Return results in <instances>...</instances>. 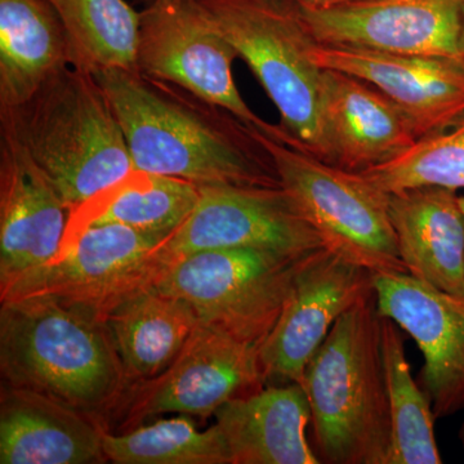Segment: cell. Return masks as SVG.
<instances>
[{
  "label": "cell",
  "instance_id": "cell-1",
  "mask_svg": "<svg viewBox=\"0 0 464 464\" xmlns=\"http://www.w3.org/2000/svg\"><path fill=\"white\" fill-rule=\"evenodd\" d=\"M93 74L123 130L134 170L198 185L282 186L252 128L225 109L137 69Z\"/></svg>",
  "mask_w": 464,
  "mask_h": 464
},
{
  "label": "cell",
  "instance_id": "cell-2",
  "mask_svg": "<svg viewBox=\"0 0 464 464\" xmlns=\"http://www.w3.org/2000/svg\"><path fill=\"white\" fill-rule=\"evenodd\" d=\"M0 369L8 386L90 414L128 383L97 308L39 295L0 302Z\"/></svg>",
  "mask_w": 464,
  "mask_h": 464
},
{
  "label": "cell",
  "instance_id": "cell-3",
  "mask_svg": "<svg viewBox=\"0 0 464 464\" xmlns=\"http://www.w3.org/2000/svg\"><path fill=\"white\" fill-rule=\"evenodd\" d=\"M374 288L334 323L304 372L320 462L387 464L392 426Z\"/></svg>",
  "mask_w": 464,
  "mask_h": 464
},
{
  "label": "cell",
  "instance_id": "cell-4",
  "mask_svg": "<svg viewBox=\"0 0 464 464\" xmlns=\"http://www.w3.org/2000/svg\"><path fill=\"white\" fill-rule=\"evenodd\" d=\"M70 210L133 172L123 130L93 72L69 65L29 102L0 110Z\"/></svg>",
  "mask_w": 464,
  "mask_h": 464
},
{
  "label": "cell",
  "instance_id": "cell-5",
  "mask_svg": "<svg viewBox=\"0 0 464 464\" xmlns=\"http://www.w3.org/2000/svg\"><path fill=\"white\" fill-rule=\"evenodd\" d=\"M252 132L326 249L372 274H409L391 224L389 192L364 174L332 166L299 148L280 125Z\"/></svg>",
  "mask_w": 464,
  "mask_h": 464
},
{
  "label": "cell",
  "instance_id": "cell-6",
  "mask_svg": "<svg viewBox=\"0 0 464 464\" xmlns=\"http://www.w3.org/2000/svg\"><path fill=\"white\" fill-rule=\"evenodd\" d=\"M279 110L299 148L324 160V69L292 0H199Z\"/></svg>",
  "mask_w": 464,
  "mask_h": 464
},
{
  "label": "cell",
  "instance_id": "cell-7",
  "mask_svg": "<svg viewBox=\"0 0 464 464\" xmlns=\"http://www.w3.org/2000/svg\"><path fill=\"white\" fill-rule=\"evenodd\" d=\"M317 252L201 250L161 265L151 284L188 302L204 325L261 350L299 273Z\"/></svg>",
  "mask_w": 464,
  "mask_h": 464
},
{
  "label": "cell",
  "instance_id": "cell-8",
  "mask_svg": "<svg viewBox=\"0 0 464 464\" xmlns=\"http://www.w3.org/2000/svg\"><path fill=\"white\" fill-rule=\"evenodd\" d=\"M237 56L199 0H149L140 17L137 70L225 109L244 124L267 130L244 101L232 74Z\"/></svg>",
  "mask_w": 464,
  "mask_h": 464
},
{
  "label": "cell",
  "instance_id": "cell-9",
  "mask_svg": "<svg viewBox=\"0 0 464 464\" xmlns=\"http://www.w3.org/2000/svg\"><path fill=\"white\" fill-rule=\"evenodd\" d=\"M169 237L118 224L85 228L65 241L48 264L0 289V302L47 295L102 314L128 293L152 283L161 267L158 250Z\"/></svg>",
  "mask_w": 464,
  "mask_h": 464
},
{
  "label": "cell",
  "instance_id": "cell-10",
  "mask_svg": "<svg viewBox=\"0 0 464 464\" xmlns=\"http://www.w3.org/2000/svg\"><path fill=\"white\" fill-rule=\"evenodd\" d=\"M228 248L308 255L325 246L283 186L200 185L194 212L161 244L158 258L166 265Z\"/></svg>",
  "mask_w": 464,
  "mask_h": 464
},
{
  "label": "cell",
  "instance_id": "cell-11",
  "mask_svg": "<svg viewBox=\"0 0 464 464\" xmlns=\"http://www.w3.org/2000/svg\"><path fill=\"white\" fill-rule=\"evenodd\" d=\"M373 290V274L324 248L299 273L259 350L264 381L304 383L317 348L342 314Z\"/></svg>",
  "mask_w": 464,
  "mask_h": 464
},
{
  "label": "cell",
  "instance_id": "cell-12",
  "mask_svg": "<svg viewBox=\"0 0 464 464\" xmlns=\"http://www.w3.org/2000/svg\"><path fill=\"white\" fill-rule=\"evenodd\" d=\"M463 3L464 0H355L329 7L298 3L295 5L319 44L462 58L458 38Z\"/></svg>",
  "mask_w": 464,
  "mask_h": 464
},
{
  "label": "cell",
  "instance_id": "cell-13",
  "mask_svg": "<svg viewBox=\"0 0 464 464\" xmlns=\"http://www.w3.org/2000/svg\"><path fill=\"white\" fill-rule=\"evenodd\" d=\"M378 310L422 351V389L436 418L464 408V297L449 295L411 274L375 273Z\"/></svg>",
  "mask_w": 464,
  "mask_h": 464
},
{
  "label": "cell",
  "instance_id": "cell-14",
  "mask_svg": "<svg viewBox=\"0 0 464 464\" xmlns=\"http://www.w3.org/2000/svg\"><path fill=\"white\" fill-rule=\"evenodd\" d=\"M70 216L53 183L0 121V289L56 257Z\"/></svg>",
  "mask_w": 464,
  "mask_h": 464
},
{
  "label": "cell",
  "instance_id": "cell-15",
  "mask_svg": "<svg viewBox=\"0 0 464 464\" xmlns=\"http://www.w3.org/2000/svg\"><path fill=\"white\" fill-rule=\"evenodd\" d=\"M259 348L198 323L163 373L143 382L128 420L164 413L209 417L243 391L264 383Z\"/></svg>",
  "mask_w": 464,
  "mask_h": 464
},
{
  "label": "cell",
  "instance_id": "cell-16",
  "mask_svg": "<svg viewBox=\"0 0 464 464\" xmlns=\"http://www.w3.org/2000/svg\"><path fill=\"white\" fill-rule=\"evenodd\" d=\"M322 69L356 76L386 94L417 127L420 139L445 132L464 119V60L395 53L316 43Z\"/></svg>",
  "mask_w": 464,
  "mask_h": 464
},
{
  "label": "cell",
  "instance_id": "cell-17",
  "mask_svg": "<svg viewBox=\"0 0 464 464\" xmlns=\"http://www.w3.org/2000/svg\"><path fill=\"white\" fill-rule=\"evenodd\" d=\"M324 161L350 172L383 166L420 141L411 116L356 76L324 69Z\"/></svg>",
  "mask_w": 464,
  "mask_h": 464
},
{
  "label": "cell",
  "instance_id": "cell-18",
  "mask_svg": "<svg viewBox=\"0 0 464 464\" xmlns=\"http://www.w3.org/2000/svg\"><path fill=\"white\" fill-rule=\"evenodd\" d=\"M389 212L408 273L464 297V215L457 191L422 186L390 192Z\"/></svg>",
  "mask_w": 464,
  "mask_h": 464
},
{
  "label": "cell",
  "instance_id": "cell-19",
  "mask_svg": "<svg viewBox=\"0 0 464 464\" xmlns=\"http://www.w3.org/2000/svg\"><path fill=\"white\" fill-rule=\"evenodd\" d=\"M103 432L83 411L44 393L14 386L3 390L2 464L103 463Z\"/></svg>",
  "mask_w": 464,
  "mask_h": 464
},
{
  "label": "cell",
  "instance_id": "cell-20",
  "mask_svg": "<svg viewBox=\"0 0 464 464\" xmlns=\"http://www.w3.org/2000/svg\"><path fill=\"white\" fill-rule=\"evenodd\" d=\"M234 464H319L306 436L311 408L298 383L228 400L215 413Z\"/></svg>",
  "mask_w": 464,
  "mask_h": 464
},
{
  "label": "cell",
  "instance_id": "cell-21",
  "mask_svg": "<svg viewBox=\"0 0 464 464\" xmlns=\"http://www.w3.org/2000/svg\"><path fill=\"white\" fill-rule=\"evenodd\" d=\"M101 315L128 382L150 381L163 373L199 323L188 302L151 283L118 299Z\"/></svg>",
  "mask_w": 464,
  "mask_h": 464
},
{
  "label": "cell",
  "instance_id": "cell-22",
  "mask_svg": "<svg viewBox=\"0 0 464 464\" xmlns=\"http://www.w3.org/2000/svg\"><path fill=\"white\" fill-rule=\"evenodd\" d=\"M69 65V39L48 0H0V110L25 105Z\"/></svg>",
  "mask_w": 464,
  "mask_h": 464
},
{
  "label": "cell",
  "instance_id": "cell-23",
  "mask_svg": "<svg viewBox=\"0 0 464 464\" xmlns=\"http://www.w3.org/2000/svg\"><path fill=\"white\" fill-rule=\"evenodd\" d=\"M199 199L198 183L133 170L72 210L63 243L85 228L108 224L172 235L194 212Z\"/></svg>",
  "mask_w": 464,
  "mask_h": 464
},
{
  "label": "cell",
  "instance_id": "cell-24",
  "mask_svg": "<svg viewBox=\"0 0 464 464\" xmlns=\"http://www.w3.org/2000/svg\"><path fill=\"white\" fill-rule=\"evenodd\" d=\"M401 331L393 320L382 315V356L392 426L387 464H440L431 400L411 375Z\"/></svg>",
  "mask_w": 464,
  "mask_h": 464
},
{
  "label": "cell",
  "instance_id": "cell-25",
  "mask_svg": "<svg viewBox=\"0 0 464 464\" xmlns=\"http://www.w3.org/2000/svg\"><path fill=\"white\" fill-rule=\"evenodd\" d=\"M65 29L72 65L137 69L140 17L128 0H48Z\"/></svg>",
  "mask_w": 464,
  "mask_h": 464
},
{
  "label": "cell",
  "instance_id": "cell-26",
  "mask_svg": "<svg viewBox=\"0 0 464 464\" xmlns=\"http://www.w3.org/2000/svg\"><path fill=\"white\" fill-rule=\"evenodd\" d=\"M102 447L116 464H234L217 424L201 432L185 418L157 420L123 435L103 432Z\"/></svg>",
  "mask_w": 464,
  "mask_h": 464
},
{
  "label": "cell",
  "instance_id": "cell-27",
  "mask_svg": "<svg viewBox=\"0 0 464 464\" xmlns=\"http://www.w3.org/2000/svg\"><path fill=\"white\" fill-rule=\"evenodd\" d=\"M362 174L389 194L422 186L464 188V119L450 130L420 139L395 160Z\"/></svg>",
  "mask_w": 464,
  "mask_h": 464
},
{
  "label": "cell",
  "instance_id": "cell-28",
  "mask_svg": "<svg viewBox=\"0 0 464 464\" xmlns=\"http://www.w3.org/2000/svg\"><path fill=\"white\" fill-rule=\"evenodd\" d=\"M292 2L298 3V5H316V7H329V5L355 2V0H292Z\"/></svg>",
  "mask_w": 464,
  "mask_h": 464
},
{
  "label": "cell",
  "instance_id": "cell-29",
  "mask_svg": "<svg viewBox=\"0 0 464 464\" xmlns=\"http://www.w3.org/2000/svg\"><path fill=\"white\" fill-rule=\"evenodd\" d=\"M458 48H459V53L464 58V3L462 7V14H460V29L459 38H458Z\"/></svg>",
  "mask_w": 464,
  "mask_h": 464
},
{
  "label": "cell",
  "instance_id": "cell-30",
  "mask_svg": "<svg viewBox=\"0 0 464 464\" xmlns=\"http://www.w3.org/2000/svg\"><path fill=\"white\" fill-rule=\"evenodd\" d=\"M460 207H462L463 215H464V195H459Z\"/></svg>",
  "mask_w": 464,
  "mask_h": 464
},
{
  "label": "cell",
  "instance_id": "cell-31",
  "mask_svg": "<svg viewBox=\"0 0 464 464\" xmlns=\"http://www.w3.org/2000/svg\"><path fill=\"white\" fill-rule=\"evenodd\" d=\"M460 440H462V445L464 449V424L462 426V430H460Z\"/></svg>",
  "mask_w": 464,
  "mask_h": 464
},
{
  "label": "cell",
  "instance_id": "cell-32",
  "mask_svg": "<svg viewBox=\"0 0 464 464\" xmlns=\"http://www.w3.org/2000/svg\"><path fill=\"white\" fill-rule=\"evenodd\" d=\"M148 2H149V0H148Z\"/></svg>",
  "mask_w": 464,
  "mask_h": 464
}]
</instances>
